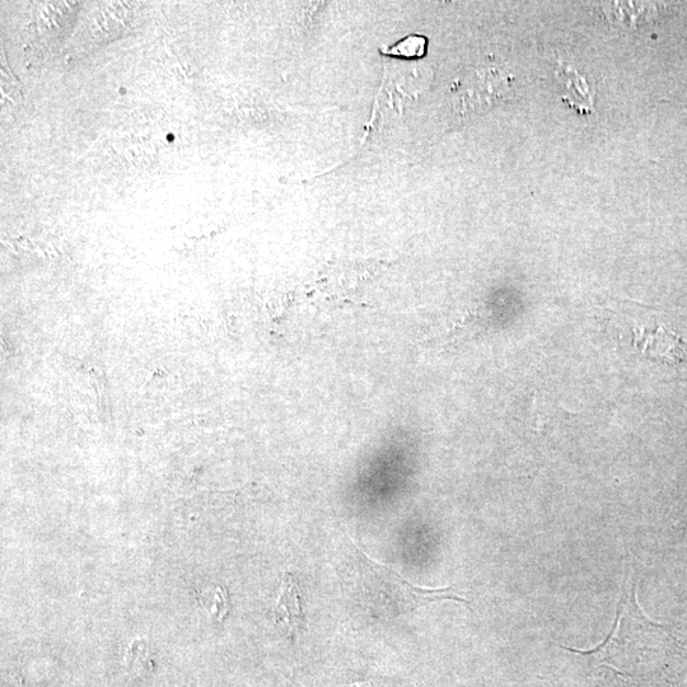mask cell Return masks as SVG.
<instances>
[{
	"mask_svg": "<svg viewBox=\"0 0 687 687\" xmlns=\"http://www.w3.org/2000/svg\"><path fill=\"white\" fill-rule=\"evenodd\" d=\"M274 615L275 620L288 629L291 637L301 629L303 619L301 596H299V588L291 574H284L282 592H280L278 604L275 606Z\"/></svg>",
	"mask_w": 687,
	"mask_h": 687,
	"instance_id": "obj_3",
	"label": "cell"
},
{
	"mask_svg": "<svg viewBox=\"0 0 687 687\" xmlns=\"http://www.w3.org/2000/svg\"><path fill=\"white\" fill-rule=\"evenodd\" d=\"M350 687H385V686H378L376 684H357V685H353Z\"/></svg>",
	"mask_w": 687,
	"mask_h": 687,
	"instance_id": "obj_7",
	"label": "cell"
},
{
	"mask_svg": "<svg viewBox=\"0 0 687 687\" xmlns=\"http://www.w3.org/2000/svg\"><path fill=\"white\" fill-rule=\"evenodd\" d=\"M216 605L213 606L212 614L217 616L218 620H222L228 612L227 593L223 588L216 590Z\"/></svg>",
	"mask_w": 687,
	"mask_h": 687,
	"instance_id": "obj_6",
	"label": "cell"
},
{
	"mask_svg": "<svg viewBox=\"0 0 687 687\" xmlns=\"http://www.w3.org/2000/svg\"><path fill=\"white\" fill-rule=\"evenodd\" d=\"M634 345L640 353L656 361L670 364L687 362V341L663 326L635 329Z\"/></svg>",
	"mask_w": 687,
	"mask_h": 687,
	"instance_id": "obj_2",
	"label": "cell"
},
{
	"mask_svg": "<svg viewBox=\"0 0 687 687\" xmlns=\"http://www.w3.org/2000/svg\"><path fill=\"white\" fill-rule=\"evenodd\" d=\"M354 581L359 602L369 615L378 619H396L409 614L420 606L439 601H455L469 604L458 595L455 587L424 588L406 581L394 570L369 558L354 542Z\"/></svg>",
	"mask_w": 687,
	"mask_h": 687,
	"instance_id": "obj_1",
	"label": "cell"
},
{
	"mask_svg": "<svg viewBox=\"0 0 687 687\" xmlns=\"http://www.w3.org/2000/svg\"><path fill=\"white\" fill-rule=\"evenodd\" d=\"M425 44H427V41L423 37H409V39L397 45L392 50V53L409 56V58L411 56H422L425 53Z\"/></svg>",
	"mask_w": 687,
	"mask_h": 687,
	"instance_id": "obj_5",
	"label": "cell"
},
{
	"mask_svg": "<svg viewBox=\"0 0 687 687\" xmlns=\"http://www.w3.org/2000/svg\"><path fill=\"white\" fill-rule=\"evenodd\" d=\"M126 667L130 671L149 670L151 667V660H149L148 647L143 640H135L132 646L129 647L126 653Z\"/></svg>",
	"mask_w": 687,
	"mask_h": 687,
	"instance_id": "obj_4",
	"label": "cell"
}]
</instances>
